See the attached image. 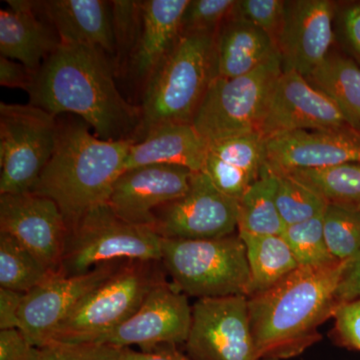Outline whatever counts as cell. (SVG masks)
Returning a JSON list of instances; mask_svg holds the SVG:
<instances>
[{
	"label": "cell",
	"instance_id": "cell-1",
	"mask_svg": "<svg viewBox=\"0 0 360 360\" xmlns=\"http://www.w3.org/2000/svg\"><path fill=\"white\" fill-rule=\"evenodd\" d=\"M115 75L103 51L60 44L35 75L30 104L56 117L68 113L82 118L103 141H135L141 110L125 101Z\"/></svg>",
	"mask_w": 360,
	"mask_h": 360
},
{
	"label": "cell",
	"instance_id": "cell-2",
	"mask_svg": "<svg viewBox=\"0 0 360 360\" xmlns=\"http://www.w3.org/2000/svg\"><path fill=\"white\" fill-rule=\"evenodd\" d=\"M355 258L297 267L269 290L248 297L258 359H291L321 340L319 326L340 304L338 290Z\"/></svg>",
	"mask_w": 360,
	"mask_h": 360
},
{
	"label": "cell",
	"instance_id": "cell-3",
	"mask_svg": "<svg viewBox=\"0 0 360 360\" xmlns=\"http://www.w3.org/2000/svg\"><path fill=\"white\" fill-rule=\"evenodd\" d=\"M134 142L103 141L79 117L58 120L56 148L30 193L53 200L68 227L72 226L90 210L108 203Z\"/></svg>",
	"mask_w": 360,
	"mask_h": 360
},
{
	"label": "cell",
	"instance_id": "cell-4",
	"mask_svg": "<svg viewBox=\"0 0 360 360\" xmlns=\"http://www.w3.org/2000/svg\"><path fill=\"white\" fill-rule=\"evenodd\" d=\"M215 77V37L181 34L144 85L139 136L161 125L193 122Z\"/></svg>",
	"mask_w": 360,
	"mask_h": 360
},
{
	"label": "cell",
	"instance_id": "cell-5",
	"mask_svg": "<svg viewBox=\"0 0 360 360\" xmlns=\"http://www.w3.org/2000/svg\"><path fill=\"white\" fill-rule=\"evenodd\" d=\"M163 269L156 260H125L66 316L49 343L97 342L127 321L149 292L167 281Z\"/></svg>",
	"mask_w": 360,
	"mask_h": 360
},
{
	"label": "cell",
	"instance_id": "cell-6",
	"mask_svg": "<svg viewBox=\"0 0 360 360\" xmlns=\"http://www.w3.org/2000/svg\"><path fill=\"white\" fill-rule=\"evenodd\" d=\"M161 264L172 283L200 298L248 296L246 248L238 234L214 239H162Z\"/></svg>",
	"mask_w": 360,
	"mask_h": 360
},
{
	"label": "cell",
	"instance_id": "cell-7",
	"mask_svg": "<svg viewBox=\"0 0 360 360\" xmlns=\"http://www.w3.org/2000/svg\"><path fill=\"white\" fill-rule=\"evenodd\" d=\"M162 239L153 227L129 224L104 203L70 227L58 274L82 276L120 260L161 262Z\"/></svg>",
	"mask_w": 360,
	"mask_h": 360
},
{
	"label": "cell",
	"instance_id": "cell-8",
	"mask_svg": "<svg viewBox=\"0 0 360 360\" xmlns=\"http://www.w3.org/2000/svg\"><path fill=\"white\" fill-rule=\"evenodd\" d=\"M281 56L248 75L215 77L194 115V129L208 143L229 137L259 134L272 87L283 73Z\"/></svg>",
	"mask_w": 360,
	"mask_h": 360
},
{
	"label": "cell",
	"instance_id": "cell-9",
	"mask_svg": "<svg viewBox=\"0 0 360 360\" xmlns=\"http://www.w3.org/2000/svg\"><path fill=\"white\" fill-rule=\"evenodd\" d=\"M58 120L32 104L0 103V195L30 193L56 148Z\"/></svg>",
	"mask_w": 360,
	"mask_h": 360
},
{
	"label": "cell",
	"instance_id": "cell-10",
	"mask_svg": "<svg viewBox=\"0 0 360 360\" xmlns=\"http://www.w3.org/2000/svg\"><path fill=\"white\" fill-rule=\"evenodd\" d=\"M186 345L193 360H259L245 295L200 298Z\"/></svg>",
	"mask_w": 360,
	"mask_h": 360
},
{
	"label": "cell",
	"instance_id": "cell-11",
	"mask_svg": "<svg viewBox=\"0 0 360 360\" xmlns=\"http://www.w3.org/2000/svg\"><path fill=\"white\" fill-rule=\"evenodd\" d=\"M238 200L220 193L202 172H194L188 191L155 210L153 229L165 239L201 240L238 231Z\"/></svg>",
	"mask_w": 360,
	"mask_h": 360
},
{
	"label": "cell",
	"instance_id": "cell-12",
	"mask_svg": "<svg viewBox=\"0 0 360 360\" xmlns=\"http://www.w3.org/2000/svg\"><path fill=\"white\" fill-rule=\"evenodd\" d=\"M193 307L186 293L162 281L146 296L127 321L96 343L122 349L139 347L142 352L161 345L186 343L191 330Z\"/></svg>",
	"mask_w": 360,
	"mask_h": 360
},
{
	"label": "cell",
	"instance_id": "cell-13",
	"mask_svg": "<svg viewBox=\"0 0 360 360\" xmlns=\"http://www.w3.org/2000/svg\"><path fill=\"white\" fill-rule=\"evenodd\" d=\"M352 127L335 103L295 70H283L272 87L259 134L264 139L297 130Z\"/></svg>",
	"mask_w": 360,
	"mask_h": 360
},
{
	"label": "cell",
	"instance_id": "cell-14",
	"mask_svg": "<svg viewBox=\"0 0 360 360\" xmlns=\"http://www.w3.org/2000/svg\"><path fill=\"white\" fill-rule=\"evenodd\" d=\"M125 260L98 265L82 276L53 274L26 293L20 330L37 347L46 345L56 329L92 290L110 278Z\"/></svg>",
	"mask_w": 360,
	"mask_h": 360
},
{
	"label": "cell",
	"instance_id": "cell-15",
	"mask_svg": "<svg viewBox=\"0 0 360 360\" xmlns=\"http://www.w3.org/2000/svg\"><path fill=\"white\" fill-rule=\"evenodd\" d=\"M68 231L51 198L32 193L0 195V232L13 236L53 271L60 266Z\"/></svg>",
	"mask_w": 360,
	"mask_h": 360
},
{
	"label": "cell",
	"instance_id": "cell-16",
	"mask_svg": "<svg viewBox=\"0 0 360 360\" xmlns=\"http://www.w3.org/2000/svg\"><path fill=\"white\" fill-rule=\"evenodd\" d=\"M335 4L329 0L286 2L276 44L283 70L305 78L326 60L335 40Z\"/></svg>",
	"mask_w": 360,
	"mask_h": 360
},
{
	"label": "cell",
	"instance_id": "cell-17",
	"mask_svg": "<svg viewBox=\"0 0 360 360\" xmlns=\"http://www.w3.org/2000/svg\"><path fill=\"white\" fill-rule=\"evenodd\" d=\"M360 163V131L354 127L297 130L265 139V167L274 174Z\"/></svg>",
	"mask_w": 360,
	"mask_h": 360
},
{
	"label": "cell",
	"instance_id": "cell-18",
	"mask_svg": "<svg viewBox=\"0 0 360 360\" xmlns=\"http://www.w3.org/2000/svg\"><path fill=\"white\" fill-rule=\"evenodd\" d=\"M193 174L188 168L177 165L130 168L116 180L108 205L129 224L153 227L155 210L184 196Z\"/></svg>",
	"mask_w": 360,
	"mask_h": 360
},
{
	"label": "cell",
	"instance_id": "cell-19",
	"mask_svg": "<svg viewBox=\"0 0 360 360\" xmlns=\"http://www.w3.org/2000/svg\"><path fill=\"white\" fill-rule=\"evenodd\" d=\"M58 34L61 44L99 49L115 56L111 1L103 0H45L35 1Z\"/></svg>",
	"mask_w": 360,
	"mask_h": 360
},
{
	"label": "cell",
	"instance_id": "cell-20",
	"mask_svg": "<svg viewBox=\"0 0 360 360\" xmlns=\"http://www.w3.org/2000/svg\"><path fill=\"white\" fill-rule=\"evenodd\" d=\"M264 165L265 139L255 132L208 143L200 172L220 193L239 200Z\"/></svg>",
	"mask_w": 360,
	"mask_h": 360
},
{
	"label": "cell",
	"instance_id": "cell-21",
	"mask_svg": "<svg viewBox=\"0 0 360 360\" xmlns=\"http://www.w3.org/2000/svg\"><path fill=\"white\" fill-rule=\"evenodd\" d=\"M189 0L142 1L141 39L127 70L144 85L174 49L181 37V20Z\"/></svg>",
	"mask_w": 360,
	"mask_h": 360
},
{
	"label": "cell",
	"instance_id": "cell-22",
	"mask_svg": "<svg viewBox=\"0 0 360 360\" xmlns=\"http://www.w3.org/2000/svg\"><path fill=\"white\" fill-rule=\"evenodd\" d=\"M11 9L0 11L1 56L18 61L37 73L45 59L60 44L58 34L39 20L35 1H6Z\"/></svg>",
	"mask_w": 360,
	"mask_h": 360
},
{
	"label": "cell",
	"instance_id": "cell-23",
	"mask_svg": "<svg viewBox=\"0 0 360 360\" xmlns=\"http://www.w3.org/2000/svg\"><path fill=\"white\" fill-rule=\"evenodd\" d=\"M208 142L191 123L161 125L130 146L125 170L151 165H177L200 172Z\"/></svg>",
	"mask_w": 360,
	"mask_h": 360
},
{
	"label": "cell",
	"instance_id": "cell-24",
	"mask_svg": "<svg viewBox=\"0 0 360 360\" xmlns=\"http://www.w3.org/2000/svg\"><path fill=\"white\" fill-rule=\"evenodd\" d=\"M215 37V73L222 78L248 75L277 56L276 40L245 21L227 18Z\"/></svg>",
	"mask_w": 360,
	"mask_h": 360
},
{
	"label": "cell",
	"instance_id": "cell-25",
	"mask_svg": "<svg viewBox=\"0 0 360 360\" xmlns=\"http://www.w3.org/2000/svg\"><path fill=\"white\" fill-rule=\"evenodd\" d=\"M238 236L245 243L250 266L248 297L269 290L300 266L283 236L250 233Z\"/></svg>",
	"mask_w": 360,
	"mask_h": 360
},
{
	"label": "cell",
	"instance_id": "cell-26",
	"mask_svg": "<svg viewBox=\"0 0 360 360\" xmlns=\"http://www.w3.org/2000/svg\"><path fill=\"white\" fill-rule=\"evenodd\" d=\"M335 103L348 123L360 131V65L347 56H328L307 77Z\"/></svg>",
	"mask_w": 360,
	"mask_h": 360
},
{
	"label": "cell",
	"instance_id": "cell-27",
	"mask_svg": "<svg viewBox=\"0 0 360 360\" xmlns=\"http://www.w3.org/2000/svg\"><path fill=\"white\" fill-rule=\"evenodd\" d=\"M277 176L264 167L238 200V233L281 236L284 225L276 205Z\"/></svg>",
	"mask_w": 360,
	"mask_h": 360
},
{
	"label": "cell",
	"instance_id": "cell-28",
	"mask_svg": "<svg viewBox=\"0 0 360 360\" xmlns=\"http://www.w3.org/2000/svg\"><path fill=\"white\" fill-rule=\"evenodd\" d=\"M330 205L360 210V163L349 162L316 169L288 172Z\"/></svg>",
	"mask_w": 360,
	"mask_h": 360
},
{
	"label": "cell",
	"instance_id": "cell-29",
	"mask_svg": "<svg viewBox=\"0 0 360 360\" xmlns=\"http://www.w3.org/2000/svg\"><path fill=\"white\" fill-rule=\"evenodd\" d=\"M56 274L13 236L0 232V288L26 295Z\"/></svg>",
	"mask_w": 360,
	"mask_h": 360
},
{
	"label": "cell",
	"instance_id": "cell-30",
	"mask_svg": "<svg viewBox=\"0 0 360 360\" xmlns=\"http://www.w3.org/2000/svg\"><path fill=\"white\" fill-rule=\"evenodd\" d=\"M277 176L276 205L285 226L324 213L328 202L309 186L288 174Z\"/></svg>",
	"mask_w": 360,
	"mask_h": 360
},
{
	"label": "cell",
	"instance_id": "cell-31",
	"mask_svg": "<svg viewBox=\"0 0 360 360\" xmlns=\"http://www.w3.org/2000/svg\"><path fill=\"white\" fill-rule=\"evenodd\" d=\"M324 236L336 260H348L360 253V210L328 203L323 215Z\"/></svg>",
	"mask_w": 360,
	"mask_h": 360
},
{
	"label": "cell",
	"instance_id": "cell-32",
	"mask_svg": "<svg viewBox=\"0 0 360 360\" xmlns=\"http://www.w3.org/2000/svg\"><path fill=\"white\" fill-rule=\"evenodd\" d=\"M323 215L284 227L281 234L300 266H316L335 262L324 236Z\"/></svg>",
	"mask_w": 360,
	"mask_h": 360
},
{
	"label": "cell",
	"instance_id": "cell-33",
	"mask_svg": "<svg viewBox=\"0 0 360 360\" xmlns=\"http://www.w3.org/2000/svg\"><path fill=\"white\" fill-rule=\"evenodd\" d=\"M112 30L115 37L116 71L127 70L136 49L143 26L142 1L116 0L111 1Z\"/></svg>",
	"mask_w": 360,
	"mask_h": 360
},
{
	"label": "cell",
	"instance_id": "cell-34",
	"mask_svg": "<svg viewBox=\"0 0 360 360\" xmlns=\"http://www.w3.org/2000/svg\"><path fill=\"white\" fill-rule=\"evenodd\" d=\"M236 0H189L181 20V34L213 35L231 15Z\"/></svg>",
	"mask_w": 360,
	"mask_h": 360
},
{
	"label": "cell",
	"instance_id": "cell-35",
	"mask_svg": "<svg viewBox=\"0 0 360 360\" xmlns=\"http://www.w3.org/2000/svg\"><path fill=\"white\" fill-rule=\"evenodd\" d=\"M285 7L286 2L283 0H238L229 18L257 26L276 40Z\"/></svg>",
	"mask_w": 360,
	"mask_h": 360
},
{
	"label": "cell",
	"instance_id": "cell-36",
	"mask_svg": "<svg viewBox=\"0 0 360 360\" xmlns=\"http://www.w3.org/2000/svg\"><path fill=\"white\" fill-rule=\"evenodd\" d=\"M39 348V360H120V349L103 343L51 342Z\"/></svg>",
	"mask_w": 360,
	"mask_h": 360
},
{
	"label": "cell",
	"instance_id": "cell-37",
	"mask_svg": "<svg viewBox=\"0 0 360 360\" xmlns=\"http://www.w3.org/2000/svg\"><path fill=\"white\" fill-rule=\"evenodd\" d=\"M333 338L341 347L360 352V297L336 307Z\"/></svg>",
	"mask_w": 360,
	"mask_h": 360
},
{
	"label": "cell",
	"instance_id": "cell-38",
	"mask_svg": "<svg viewBox=\"0 0 360 360\" xmlns=\"http://www.w3.org/2000/svg\"><path fill=\"white\" fill-rule=\"evenodd\" d=\"M39 348L28 341L20 329L0 330V360H39Z\"/></svg>",
	"mask_w": 360,
	"mask_h": 360
},
{
	"label": "cell",
	"instance_id": "cell-39",
	"mask_svg": "<svg viewBox=\"0 0 360 360\" xmlns=\"http://www.w3.org/2000/svg\"><path fill=\"white\" fill-rule=\"evenodd\" d=\"M37 73L13 59L0 58V84L9 89H20L30 91Z\"/></svg>",
	"mask_w": 360,
	"mask_h": 360
},
{
	"label": "cell",
	"instance_id": "cell-40",
	"mask_svg": "<svg viewBox=\"0 0 360 360\" xmlns=\"http://www.w3.org/2000/svg\"><path fill=\"white\" fill-rule=\"evenodd\" d=\"M25 293L0 288V330L20 328V312Z\"/></svg>",
	"mask_w": 360,
	"mask_h": 360
},
{
	"label": "cell",
	"instance_id": "cell-41",
	"mask_svg": "<svg viewBox=\"0 0 360 360\" xmlns=\"http://www.w3.org/2000/svg\"><path fill=\"white\" fill-rule=\"evenodd\" d=\"M120 360H193L188 355L182 354L176 345H161L148 352L122 348L120 349Z\"/></svg>",
	"mask_w": 360,
	"mask_h": 360
},
{
	"label": "cell",
	"instance_id": "cell-42",
	"mask_svg": "<svg viewBox=\"0 0 360 360\" xmlns=\"http://www.w3.org/2000/svg\"><path fill=\"white\" fill-rule=\"evenodd\" d=\"M345 39L360 63V2L352 4L342 13Z\"/></svg>",
	"mask_w": 360,
	"mask_h": 360
},
{
	"label": "cell",
	"instance_id": "cell-43",
	"mask_svg": "<svg viewBox=\"0 0 360 360\" xmlns=\"http://www.w3.org/2000/svg\"><path fill=\"white\" fill-rule=\"evenodd\" d=\"M359 286H360V253L343 277L342 283L338 290V298L340 302H348Z\"/></svg>",
	"mask_w": 360,
	"mask_h": 360
},
{
	"label": "cell",
	"instance_id": "cell-44",
	"mask_svg": "<svg viewBox=\"0 0 360 360\" xmlns=\"http://www.w3.org/2000/svg\"><path fill=\"white\" fill-rule=\"evenodd\" d=\"M357 297H360V286L354 291V293H352V297H350L349 300H355V298ZM349 300H348V302H349Z\"/></svg>",
	"mask_w": 360,
	"mask_h": 360
},
{
	"label": "cell",
	"instance_id": "cell-45",
	"mask_svg": "<svg viewBox=\"0 0 360 360\" xmlns=\"http://www.w3.org/2000/svg\"><path fill=\"white\" fill-rule=\"evenodd\" d=\"M262 360H279V359H262Z\"/></svg>",
	"mask_w": 360,
	"mask_h": 360
}]
</instances>
